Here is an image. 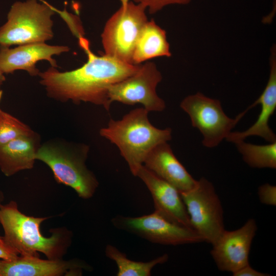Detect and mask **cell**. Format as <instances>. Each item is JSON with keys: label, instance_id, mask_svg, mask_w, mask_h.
Segmentation results:
<instances>
[{"label": "cell", "instance_id": "6da1fadb", "mask_svg": "<svg viewBox=\"0 0 276 276\" xmlns=\"http://www.w3.org/2000/svg\"><path fill=\"white\" fill-rule=\"evenodd\" d=\"M79 39L80 47L87 55V62L66 72L51 66L39 73L40 83L47 96L55 100L71 101L75 104L88 102L102 106L109 111V87L135 74L141 64L125 63L105 54L98 56L91 51L87 41L83 37Z\"/></svg>", "mask_w": 276, "mask_h": 276}, {"label": "cell", "instance_id": "7a4b0ae2", "mask_svg": "<svg viewBox=\"0 0 276 276\" xmlns=\"http://www.w3.org/2000/svg\"><path fill=\"white\" fill-rule=\"evenodd\" d=\"M48 218L24 214L14 201L0 205L4 238L20 256L39 257V252L48 259H63L72 244L73 233L65 227H59L51 229V236H44L40 227Z\"/></svg>", "mask_w": 276, "mask_h": 276}, {"label": "cell", "instance_id": "3957f363", "mask_svg": "<svg viewBox=\"0 0 276 276\" xmlns=\"http://www.w3.org/2000/svg\"><path fill=\"white\" fill-rule=\"evenodd\" d=\"M148 112L144 107L135 108L121 120L111 119L99 131L101 136L118 147L133 175L155 146L172 139L171 129L154 127L148 119Z\"/></svg>", "mask_w": 276, "mask_h": 276}, {"label": "cell", "instance_id": "277c9868", "mask_svg": "<svg viewBox=\"0 0 276 276\" xmlns=\"http://www.w3.org/2000/svg\"><path fill=\"white\" fill-rule=\"evenodd\" d=\"M89 151V146L85 144L52 139L41 144L36 159L50 168L58 183L71 187L79 197L88 199L99 186L96 176L86 165Z\"/></svg>", "mask_w": 276, "mask_h": 276}, {"label": "cell", "instance_id": "5b68a950", "mask_svg": "<svg viewBox=\"0 0 276 276\" xmlns=\"http://www.w3.org/2000/svg\"><path fill=\"white\" fill-rule=\"evenodd\" d=\"M41 1L16 2L11 6L7 21L0 27L1 47L45 42L53 38L55 8Z\"/></svg>", "mask_w": 276, "mask_h": 276}, {"label": "cell", "instance_id": "8992f818", "mask_svg": "<svg viewBox=\"0 0 276 276\" xmlns=\"http://www.w3.org/2000/svg\"><path fill=\"white\" fill-rule=\"evenodd\" d=\"M121 6L108 19L101 34L105 55L133 64L132 57L137 40L148 21L146 9L129 0H120Z\"/></svg>", "mask_w": 276, "mask_h": 276}, {"label": "cell", "instance_id": "52a82bcc", "mask_svg": "<svg viewBox=\"0 0 276 276\" xmlns=\"http://www.w3.org/2000/svg\"><path fill=\"white\" fill-rule=\"evenodd\" d=\"M180 194L192 228L203 242L213 244L225 228L222 206L213 183L201 177L192 188Z\"/></svg>", "mask_w": 276, "mask_h": 276}, {"label": "cell", "instance_id": "ba28073f", "mask_svg": "<svg viewBox=\"0 0 276 276\" xmlns=\"http://www.w3.org/2000/svg\"><path fill=\"white\" fill-rule=\"evenodd\" d=\"M180 108L189 116L192 125L202 134V143L207 148L217 146L245 115L243 111L235 118L224 112L219 100L197 93L185 97Z\"/></svg>", "mask_w": 276, "mask_h": 276}, {"label": "cell", "instance_id": "9c48e42d", "mask_svg": "<svg viewBox=\"0 0 276 276\" xmlns=\"http://www.w3.org/2000/svg\"><path fill=\"white\" fill-rule=\"evenodd\" d=\"M111 222L117 228L154 243L176 246L203 242L193 228L173 223L155 211L139 217L118 215Z\"/></svg>", "mask_w": 276, "mask_h": 276}, {"label": "cell", "instance_id": "30bf717a", "mask_svg": "<svg viewBox=\"0 0 276 276\" xmlns=\"http://www.w3.org/2000/svg\"><path fill=\"white\" fill-rule=\"evenodd\" d=\"M162 80V75L154 63L141 64L135 74L109 87V102L116 101L131 105L140 103L149 112L162 111L166 104L156 91Z\"/></svg>", "mask_w": 276, "mask_h": 276}, {"label": "cell", "instance_id": "8fae6325", "mask_svg": "<svg viewBox=\"0 0 276 276\" xmlns=\"http://www.w3.org/2000/svg\"><path fill=\"white\" fill-rule=\"evenodd\" d=\"M257 231L254 219H248L237 229H225L212 244L211 255L218 269L235 272L249 264L251 243Z\"/></svg>", "mask_w": 276, "mask_h": 276}, {"label": "cell", "instance_id": "7c38bea8", "mask_svg": "<svg viewBox=\"0 0 276 276\" xmlns=\"http://www.w3.org/2000/svg\"><path fill=\"white\" fill-rule=\"evenodd\" d=\"M85 262L41 259L38 257L19 256L12 260H0V276L81 275L83 270H91Z\"/></svg>", "mask_w": 276, "mask_h": 276}, {"label": "cell", "instance_id": "4fadbf2b", "mask_svg": "<svg viewBox=\"0 0 276 276\" xmlns=\"http://www.w3.org/2000/svg\"><path fill=\"white\" fill-rule=\"evenodd\" d=\"M69 50L67 46L49 45L45 42L25 44L13 48L0 46V70L4 74L23 70L31 76H38L37 62L48 61L51 66L57 67L53 56Z\"/></svg>", "mask_w": 276, "mask_h": 276}, {"label": "cell", "instance_id": "5bb4252c", "mask_svg": "<svg viewBox=\"0 0 276 276\" xmlns=\"http://www.w3.org/2000/svg\"><path fill=\"white\" fill-rule=\"evenodd\" d=\"M134 176L140 178L149 190L155 211L173 223L193 228L180 192L176 188L143 165L137 168Z\"/></svg>", "mask_w": 276, "mask_h": 276}, {"label": "cell", "instance_id": "9a60e30c", "mask_svg": "<svg viewBox=\"0 0 276 276\" xmlns=\"http://www.w3.org/2000/svg\"><path fill=\"white\" fill-rule=\"evenodd\" d=\"M270 74L267 83L259 97L244 111L261 104V111L255 123L243 131H231L226 138L229 142L235 143L245 140L248 136H258L269 143L276 142V135L270 128L269 122L276 108V54L275 48L271 50Z\"/></svg>", "mask_w": 276, "mask_h": 276}, {"label": "cell", "instance_id": "2e32d148", "mask_svg": "<svg viewBox=\"0 0 276 276\" xmlns=\"http://www.w3.org/2000/svg\"><path fill=\"white\" fill-rule=\"evenodd\" d=\"M143 165L179 192L191 189L196 182L175 156L167 142L155 146L146 156Z\"/></svg>", "mask_w": 276, "mask_h": 276}, {"label": "cell", "instance_id": "e0dca14e", "mask_svg": "<svg viewBox=\"0 0 276 276\" xmlns=\"http://www.w3.org/2000/svg\"><path fill=\"white\" fill-rule=\"evenodd\" d=\"M40 135L35 131L0 146V170L6 176L33 168L41 145Z\"/></svg>", "mask_w": 276, "mask_h": 276}, {"label": "cell", "instance_id": "ac0fdd59", "mask_svg": "<svg viewBox=\"0 0 276 276\" xmlns=\"http://www.w3.org/2000/svg\"><path fill=\"white\" fill-rule=\"evenodd\" d=\"M166 32L152 19L143 28L136 43L133 57V64H140L158 57H170Z\"/></svg>", "mask_w": 276, "mask_h": 276}, {"label": "cell", "instance_id": "d6986e66", "mask_svg": "<svg viewBox=\"0 0 276 276\" xmlns=\"http://www.w3.org/2000/svg\"><path fill=\"white\" fill-rule=\"evenodd\" d=\"M105 256L116 263L117 276H150L156 265L166 263L169 259L165 254L148 262L135 261L129 259L126 255L111 244L106 246Z\"/></svg>", "mask_w": 276, "mask_h": 276}, {"label": "cell", "instance_id": "ffe728a7", "mask_svg": "<svg viewBox=\"0 0 276 276\" xmlns=\"http://www.w3.org/2000/svg\"><path fill=\"white\" fill-rule=\"evenodd\" d=\"M243 160L254 168H276V142L255 145L239 141L234 143Z\"/></svg>", "mask_w": 276, "mask_h": 276}, {"label": "cell", "instance_id": "44dd1931", "mask_svg": "<svg viewBox=\"0 0 276 276\" xmlns=\"http://www.w3.org/2000/svg\"><path fill=\"white\" fill-rule=\"evenodd\" d=\"M34 131L28 125L0 107V146Z\"/></svg>", "mask_w": 276, "mask_h": 276}, {"label": "cell", "instance_id": "7402d4cb", "mask_svg": "<svg viewBox=\"0 0 276 276\" xmlns=\"http://www.w3.org/2000/svg\"><path fill=\"white\" fill-rule=\"evenodd\" d=\"M136 4H140L148 9L150 14H154L162 10L165 6L173 5H186L191 0H133Z\"/></svg>", "mask_w": 276, "mask_h": 276}, {"label": "cell", "instance_id": "603a6c76", "mask_svg": "<svg viewBox=\"0 0 276 276\" xmlns=\"http://www.w3.org/2000/svg\"><path fill=\"white\" fill-rule=\"evenodd\" d=\"M258 194L261 203L266 205L275 206L276 187L266 183L260 186Z\"/></svg>", "mask_w": 276, "mask_h": 276}, {"label": "cell", "instance_id": "cb8c5ba5", "mask_svg": "<svg viewBox=\"0 0 276 276\" xmlns=\"http://www.w3.org/2000/svg\"><path fill=\"white\" fill-rule=\"evenodd\" d=\"M19 256L17 251L6 241L4 237L0 236V259L12 260Z\"/></svg>", "mask_w": 276, "mask_h": 276}, {"label": "cell", "instance_id": "d4e9b609", "mask_svg": "<svg viewBox=\"0 0 276 276\" xmlns=\"http://www.w3.org/2000/svg\"><path fill=\"white\" fill-rule=\"evenodd\" d=\"M234 276H269L270 274L261 272L252 268L249 264L244 266L233 273Z\"/></svg>", "mask_w": 276, "mask_h": 276}, {"label": "cell", "instance_id": "484cf974", "mask_svg": "<svg viewBox=\"0 0 276 276\" xmlns=\"http://www.w3.org/2000/svg\"><path fill=\"white\" fill-rule=\"evenodd\" d=\"M5 80V77L4 76V74L0 70V85H2V84L3 83V82Z\"/></svg>", "mask_w": 276, "mask_h": 276}, {"label": "cell", "instance_id": "4316f807", "mask_svg": "<svg viewBox=\"0 0 276 276\" xmlns=\"http://www.w3.org/2000/svg\"><path fill=\"white\" fill-rule=\"evenodd\" d=\"M4 194L3 192L0 190V205L2 204V203L4 200Z\"/></svg>", "mask_w": 276, "mask_h": 276}, {"label": "cell", "instance_id": "83f0119b", "mask_svg": "<svg viewBox=\"0 0 276 276\" xmlns=\"http://www.w3.org/2000/svg\"><path fill=\"white\" fill-rule=\"evenodd\" d=\"M1 85H0V102L1 101L2 96H3V90L1 88Z\"/></svg>", "mask_w": 276, "mask_h": 276}]
</instances>
